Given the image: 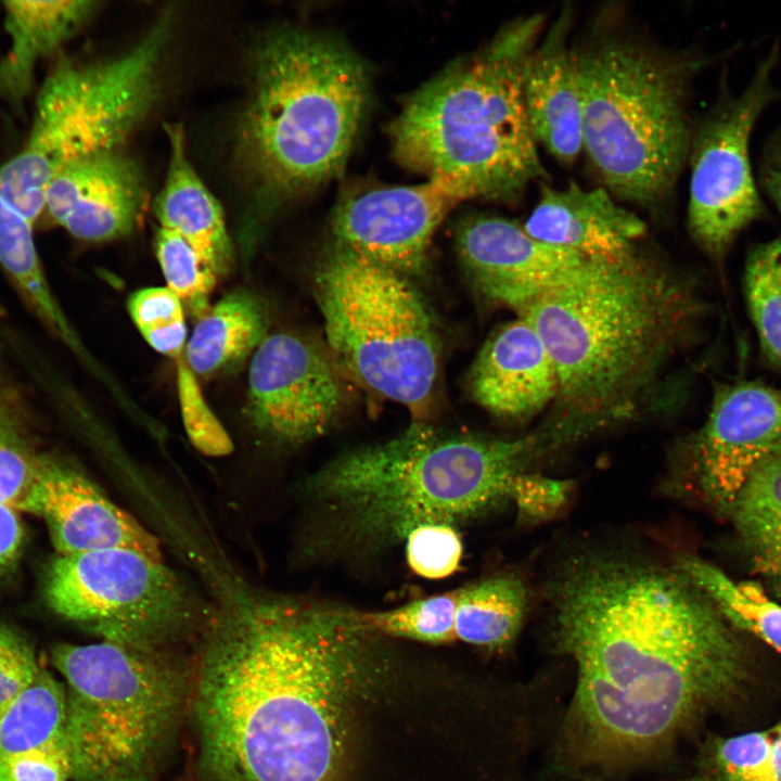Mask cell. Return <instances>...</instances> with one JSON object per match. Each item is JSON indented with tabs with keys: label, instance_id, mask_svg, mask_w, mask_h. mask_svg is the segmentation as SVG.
Masks as SVG:
<instances>
[{
	"label": "cell",
	"instance_id": "1f68e13d",
	"mask_svg": "<svg viewBox=\"0 0 781 781\" xmlns=\"http://www.w3.org/2000/svg\"><path fill=\"white\" fill-rule=\"evenodd\" d=\"M40 456L30 440L17 401L0 382V503L21 512L36 479Z\"/></svg>",
	"mask_w": 781,
	"mask_h": 781
},
{
	"label": "cell",
	"instance_id": "836d02e7",
	"mask_svg": "<svg viewBox=\"0 0 781 781\" xmlns=\"http://www.w3.org/2000/svg\"><path fill=\"white\" fill-rule=\"evenodd\" d=\"M456 593L419 599L387 611L362 612L373 630L422 642L440 643L456 640Z\"/></svg>",
	"mask_w": 781,
	"mask_h": 781
},
{
	"label": "cell",
	"instance_id": "ffe728a7",
	"mask_svg": "<svg viewBox=\"0 0 781 781\" xmlns=\"http://www.w3.org/2000/svg\"><path fill=\"white\" fill-rule=\"evenodd\" d=\"M569 10L562 11L529 55L522 80L530 132L562 164L584 150L582 104L574 49L568 44Z\"/></svg>",
	"mask_w": 781,
	"mask_h": 781
},
{
	"label": "cell",
	"instance_id": "2e32d148",
	"mask_svg": "<svg viewBox=\"0 0 781 781\" xmlns=\"http://www.w3.org/2000/svg\"><path fill=\"white\" fill-rule=\"evenodd\" d=\"M456 240L461 263L477 292L517 316L589 259L543 243L522 225L496 216L463 220Z\"/></svg>",
	"mask_w": 781,
	"mask_h": 781
},
{
	"label": "cell",
	"instance_id": "5b68a950",
	"mask_svg": "<svg viewBox=\"0 0 781 781\" xmlns=\"http://www.w3.org/2000/svg\"><path fill=\"white\" fill-rule=\"evenodd\" d=\"M543 21L515 20L483 53L409 98L390 128L399 162L464 200H518L542 175L522 80Z\"/></svg>",
	"mask_w": 781,
	"mask_h": 781
},
{
	"label": "cell",
	"instance_id": "e0dca14e",
	"mask_svg": "<svg viewBox=\"0 0 781 781\" xmlns=\"http://www.w3.org/2000/svg\"><path fill=\"white\" fill-rule=\"evenodd\" d=\"M21 512L44 521L59 555L123 548L163 560L155 535L84 472L60 458L41 453Z\"/></svg>",
	"mask_w": 781,
	"mask_h": 781
},
{
	"label": "cell",
	"instance_id": "277c9868",
	"mask_svg": "<svg viewBox=\"0 0 781 781\" xmlns=\"http://www.w3.org/2000/svg\"><path fill=\"white\" fill-rule=\"evenodd\" d=\"M534 439L415 422L385 443L346 452L305 486L319 523L316 547L328 555L373 554L420 525L475 518L509 500L514 478L537 457Z\"/></svg>",
	"mask_w": 781,
	"mask_h": 781
},
{
	"label": "cell",
	"instance_id": "4316f807",
	"mask_svg": "<svg viewBox=\"0 0 781 781\" xmlns=\"http://www.w3.org/2000/svg\"><path fill=\"white\" fill-rule=\"evenodd\" d=\"M30 219L0 197V266L37 316L71 348L82 346L55 299L36 247Z\"/></svg>",
	"mask_w": 781,
	"mask_h": 781
},
{
	"label": "cell",
	"instance_id": "5bb4252c",
	"mask_svg": "<svg viewBox=\"0 0 781 781\" xmlns=\"http://www.w3.org/2000/svg\"><path fill=\"white\" fill-rule=\"evenodd\" d=\"M781 448V392L759 382L720 386L703 426L686 443L683 482L729 517L756 466Z\"/></svg>",
	"mask_w": 781,
	"mask_h": 781
},
{
	"label": "cell",
	"instance_id": "6da1fadb",
	"mask_svg": "<svg viewBox=\"0 0 781 781\" xmlns=\"http://www.w3.org/2000/svg\"><path fill=\"white\" fill-rule=\"evenodd\" d=\"M560 564L543 590L551 644L576 668L554 755L565 772L641 764L763 693L748 636L676 564L599 548Z\"/></svg>",
	"mask_w": 781,
	"mask_h": 781
},
{
	"label": "cell",
	"instance_id": "f546056e",
	"mask_svg": "<svg viewBox=\"0 0 781 781\" xmlns=\"http://www.w3.org/2000/svg\"><path fill=\"white\" fill-rule=\"evenodd\" d=\"M66 689L49 671L0 710V758L48 747L66 740Z\"/></svg>",
	"mask_w": 781,
	"mask_h": 781
},
{
	"label": "cell",
	"instance_id": "60d3db41",
	"mask_svg": "<svg viewBox=\"0 0 781 781\" xmlns=\"http://www.w3.org/2000/svg\"><path fill=\"white\" fill-rule=\"evenodd\" d=\"M26 541L20 512L0 503V586L16 573Z\"/></svg>",
	"mask_w": 781,
	"mask_h": 781
},
{
	"label": "cell",
	"instance_id": "d6986e66",
	"mask_svg": "<svg viewBox=\"0 0 781 781\" xmlns=\"http://www.w3.org/2000/svg\"><path fill=\"white\" fill-rule=\"evenodd\" d=\"M472 399L495 417L523 421L553 404L558 374L538 332L517 316L485 341L468 375Z\"/></svg>",
	"mask_w": 781,
	"mask_h": 781
},
{
	"label": "cell",
	"instance_id": "d590c367",
	"mask_svg": "<svg viewBox=\"0 0 781 781\" xmlns=\"http://www.w3.org/2000/svg\"><path fill=\"white\" fill-rule=\"evenodd\" d=\"M175 362L180 413L190 443L208 457L230 454L234 448L232 439L208 406L196 376L183 356Z\"/></svg>",
	"mask_w": 781,
	"mask_h": 781
},
{
	"label": "cell",
	"instance_id": "ac0fdd59",
	"mask_svg": "<svg viewBox=\"0 0 781 781\" xmlns=\"http://www.w3.org/2000/svg\"><path fill=\"white\" fill-rule=\"evenodd\" d=\"M145 204L146 188L138 165L116 149L61 169L46 191L43 212L78 240L105 242L129 234Z\"/></svg>",
	"mask_w": 781,
	"mask_h": 781
},
{
	"label": "cell",
	"instance_id": "9c48e42d",
	"mask_svg": "<svg viewBox=\"0 0 781 781\" xmlns=\"http://www.w3.org/2000/svg\"><path fill=\"white\" fill-rule=\"evenodd\" d=\"M172 15L164 12L130 50L107 61L60 60L37 94L22 149L0 166V197L33 222L46 191L68 164L116 150L158 97V73Z\"/></svg>",
	"mask_w": 781,
	"mask_h": 781
},
{
	"label": "cell",
	"instance_id": "7402d4cb",
	"mask_svg": "<svg viewBox=\"0 0 781 781\" xmlns=\"http://www.w3.org/2000/svg\"><path fill=\"white\" fill-rule=\"evenodd\" d=\"M165 130L169 161L154 202L158 227L181 236L218 279L223 278L232 269L234 248L222 208L188 157L182 127L171 124Z\"/></svg>",
	"mask_w": 781,
	"mask_h": 781
},
{
	"label": "cell",
	"instance_id": "603a6c76",
	"mask_svg": "<svg viewBox=\"0 0 781 781\" xmlns=\"http://www.w3.org/2000/svg\"><path fill=\"white\" fill-rule=\"evenodd\" d=\"M2 7L10 46L0 59V100L20 107L34 88L38 65L87 23L97 2L4 1Z\"/></svg>",
	"mask_w": 781,
	"mask_h": 781
},
{
	"label": "cell",
	"instance_id": "ab89813d",
	"mask_svg": "<svg viewBox=\"0 0 781 781\" xmlns=\"http://www.w3.org/2000/svg\"><path fill=\"white\" fill-rule=\"evenodd\" d=\"M71 761L66 740L28 753L0 758V781H67Z\"/></svg>",
	"mask_w": 781,
	"mask_h": 781
},
{
	"label": "cell",
	"instance_id": "8992f818",
	"mask_svg": "<svg viewBox=\"0 0 781 781\" xmlns=\"http://www.w3.org/2000/svg\"><path fill=\"white\" fill-rule=\"evenodd\" d=\"M368 98L360 62L338 43L302 30L270 35L256 50L253 87L238 149L258 195V217L274 199L317 185L340 171Z\"/></svg>",
	"mask_w": 781,
	"mask_h": 781
},
{
	"label": "cell",
	"instance_id": "8fae6325",
	"mask_svg": "<svg viewBox=\"0 0 781 781\" xmlns=\"http://www.w3.org/2000/svg\"><path fill=\"white\" fill-rule=\"evenodd\" d=\"M43 598L55 615L100 641L137 648L172 649L201 633L210 616L163 560L123 548L56 554Z\"/></svg>",
	"mask_w": 781,
	"mask_h": 781
},
{
	"label": "cell",
	"instance_id": "7c38bea8",
	"mask_svg": "<svg viewBox=\"0 0 781 781\" xmlns=\"http://www.w3.org/2000/svg\"><path fill=\"white\" fill-rule=\"evenodd\" d=\"M779 55L774 46L740 93L724 88L692 136L688 229L714 258L722 257L739 234L765 215L750 141L761 114L781 99L772 78Z\"/></svg>",
	"mask_w": 781,
	"mask_h": 781
},
{
	"label": "cell",
	"instance_id": "7a4b0ae2",
	"mask_svg": "<svg viewBox=\"0 0 781 781\" xmlns=\"http://www.w3.org/2000/svg\"><path fill=\"white\" fill-rule=\"evenodd\" d=\"M376 633L361 611L282 596L210 614L190 696L204 781H333L343 686Z\"/></svg>",
	"mask_w": 781,
	"mask_h": 781
},
{
	"label": "cell",
	"instance_id": "44dd1931",
	"mask_svg": "<svg viewBox=\"0 0 781 781\" xmlns=\"http://www.w3.org/2000/svg\"><path fill=\"white\" fill-rule=\"evenodd\" d=\"M522 226L533 238L589 259L629 254L645 233V223L606 190H586L575 182L563 189L542 185Z\"/></svg>",
	"mask_w": 781,
	"mask_h": 781
},
{
	"label": "cell",
	"instance_id": "f35d334b",
	"mask_svg": "<svg viewBox=\"0 0 781 781\" xmlns=\"http://www.w3.org/2000/svg\"><path fill=\"white\" fill-rule=\"evenodd\" d=\"M41 668L27 640L0 624V710L38 676Z\"/></svg>",
	"mask_w": 781,
	"mask_h": 781
},
{
	"label": "cell",
	"instance_id": "83f0119b",
	"mask_svg": "<svg viewBox=\"0 0 781 781\" xmlns=\"http://www.w3.org/2000/svg\"><path fill=\"white\" fill-rule=\"evenodd\" d=\"M676 565L715 603L735 629L753 636L781 654V604L755 581H737L714 564L682 555Z\"/></svg>",
	"mask_w": 781,
	"mask_h": 781
},
{
	"label": "cell",
	"instance_id": "30bf717a",
	"mask_svg": "<svg viewBox=\"0 0 781 781\" xmlns=\"http://www.w3.org/2000/svg\"><path fill=\"white\" fill-rule=\"evenodd\" d=\"M312 286L337 363L421 422L433 401L439 348L414 289L402 274L337 245L316 267Z\"/></svg>",
	"mask_w": 781,
	"mask_h": 781
},
{
	"label": "cell",
	"instance_id": "9a60e30c",
	"mask_svg": "<svg viewBox=\"0 0 781 781\" xmlns=\"http://www.w3.org/2000/svg\"><path fill=\"white\" fill-rule=\"evenodd\" d=\"M463 200L456 190L434 180L353 194L334 209L331 230L335 245L400 274L415 272L425 263L436 229Z\"/></svg>",
	"mask_w": 781,
	"mask_h": 781
},
{
	"label": "cell",
	"instance_id": "b9f144b4",
	"mask_svg": "<svg viewBox=\"0 0 781 781\" xmlns=\"http://www.w3.org/2000/svg\"><path fill=\"white\" fill-rule=\"evenodd\" d=\"M760 185L781 217V129L773 132L765 145L760 168Z\"/></svg>",
	"mask_w": 781,
	"mask_h": 781
},
{
	"label": "cell",
	"instance_id": "3957f363",
	"mask_svg": "<svg viewBox=\"0 0 781 781\" xmlns=\"http://www.w3.org/2000/svg\"><path fill=\"white\" fill-rule=\"evenodd\" d=\"M558 374L546 451L642 411L702 332L707 307L688 278L640 255L587 259L518 315Z\"/></svg>",
	"mask_w": 781,
	"mask_h": 781
},
{
	"label": "cell",
	"instance_id": "52a82bcc",
	"mask_svg": "<svg viewBox=\"0 0 781 781\" xmlns=\"http://www.w3.org/2000/svg\"><path fill=\"white\" fill-rule=\"evenodd\" d=\"M574 55L584 150L613 194L656 204L689 157L688 91L708 59L663 52L607 31L594 34Z\"/></svg>",
	"mask_w": 781,
	"mask_h": 781
},
{
	"label": "cell",
	"instance_id": "ba28073f",
	"mask_svg": "<svg viewBox=\"0 0 781 781\" xmlns=\"http://www.w3.org/2000/svg\"><path fill=\"white\" fill-rule=\"evenodd\" d=\"M172 649L107 641L51 651L66 690L75 781H152L174 746L192 677Z\"/></svg>",
	"mask_w": 781,
	"mask_h": 781
},
{
	"label": "cell",
	"instance_id": "8d00e7d4",
	"mask_svg": "<svg viewBox=\"0 0 781 781\" xmlns=\"http://www.w3.org/2000/svg\"><path fill=\"white\" fill-rule=\"evenodd\" d=\"M405 542L408 564L422 577L440 579L460 566L462 543L452 525H420L407 536Z\"/></svg>",
	"mask_w": 781,
	"mask_h": 781
},
{
	"label": "cell",
	"instance_id": "484cf974",
	"mask_svg": "<svg viewBox=\"0 0 781 781\" xmlns=\"http://www.w3.org/2000/svg\"><path fill=\"white\" fill-rule=\"evenodd\" d=\"M454 637L489 650L514 641L523 625L528 591L516 576L496 575L454 590Z\"/></svg>",
	"mask_w": 781,
	"mask_h": 781
},
{
	"label": "cell",
	"instance_id": "74e56055",
	"mask_svg": "<svg viewBox=\"0 0 781 781\" xmlns=\"http://www.w3.org/2000/svg\"><path fill=\"white\" fill-rule=\"evenodd\" d=\"M573 488V481L526 471L514 478L509 500L515 505L522 523L539 524L554 518L564 510Z\"/></svg>",
	"mask_w": 781,
	"mask_h": 781
},
{
	"label": "cell",
	"instance_id": "d6a6232c",
	"mask_svg": "<svg viewBox=\"0 0 781 781\" xmlns=\"http://www.w3.org/2000/svg\"><path fill=\"white\" fill-rule=\"evenodd\" d=\"M155 254L167 287L180 299L185 313L197 321L212 306L217 276L181 236L161 227L155 233Z\"/></svg>",
	"mask_w": 781,
	"mask_h": 781
},
{
	"label": "cell",
	"instance_id": "4fadbf2b",
	"mask_svg": "<svg viewBox=\"0 0 781 781\" xmlns=\"http://www.w3.org/2000/svg\"><path fill=\"white\" fill-rule=\"evenodd\" d=\"M345 399L337 361L307 336L268 334L251 358L244 415L272 445L296 447L321 436Z\"/></svg>",
	"mask_w": 781,
	"mask_h": 781
},
{
	"label": "cell",
	"instance_id": "e575fe53",
	"mask_svg": "<svg viewBox=\"0 0 781 781\" xmlns=\"http://www.w3.org/2000/svg\"><path fill=\"white\" fill-rule=\"evenodd\" d=\"M129 316L144 341L157 353L178 359L187 346L185 311L167 286L143 287L127 300Z\"/></svg>",
	"mask_w": 781,
	"mask_h": 781
},
{
	"label": "cell",
	"instance_id": "4dcf8cb0",
	"mask_svg": "<svg viewBox=\"0 0 781 781\" xmlns=\"http://www.w3.org/2000/svg\"><path fill=\"white\" fill-rule=\"evenodd\" d=\"M744 295L763 354L781 371V238L748 252Z\"/></svg>",
	"mask_w": 781,
	"mask_h": 781
},
{
	"label": "cell",
	"instance_id": "f1b7e54d",
	"mask_svg": "<svg viewBox=\"0 0 781 781\" xmlns=\"http://www.w3.org/2000/svg\"><path fill=\"white\" fill-rule=\"evenodd\" d=\"M668 781H781V719L741 734H709L691 770Z\"/></svg>",
	"mask_w": 781,
	"mask_h": 781
},
{
	"label": "cell",
	"instance_id": "d4e9b609",
	"mask_svg": "<svg viewBox=\"0 0 781 781\" xmlns=\"http://www.w3.org/2000/svg\"><path fill=\"white\" fill-rule=\"evenodd\" d=\"M729 520L754 571L781 596V448L753 471Z\"/></svg>",
	"mask_w": 781,
	"mask_h": 781
},
{
	"label": "cell",
	"instance_id": "cb8c5ba5",
	"mask_svg": "<svg viewBox=\"0 0 781 781\" xmlns=\"http://www.w3.org/2000/svg\"><path fill=\"white\" fill-rule=\"evenodd\" d=\"M269 312L248 289L226 293L196 321L184 349L194 375L205 380L228 375L252 358L266 338Z\"/></svg>",
	"mask_w": 781,
	"mask_h": 781
}]
</instances>
